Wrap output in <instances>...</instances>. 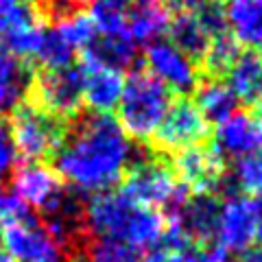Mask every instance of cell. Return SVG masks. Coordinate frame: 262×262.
Instances as JSON below:
<instances>
[{"mask_svg": "<svg viewBox=\"0 0 262 262\" xmlns=\"http://www.w3.org/2000/svg\"><path fill=\"white\" fill-rule=\"evenodd\" d=\"M225 3H227V0H201V5H212V7H221Z\"/></svg>", "mask_w": 262, "mask_h": 262, "instance_id": "cell-34", "label": "cell"}, {"mask_svg": "<svg viewBox=\"0 0 262 262\" xmlns=\"http://www.w3.org/2000/svg\"><path fill=\"white\" fill-rule=\"evenodd\" d=\"M85 232L142 251L162 243L166 214L134 201L122 190H107L85 203Z\"/></svg>", "mask_w": 262, "mask_h": 262, "instance_id": "cell-2", "label": "cell"}, {"mask_svg": "<svg viewBox=\"0 0 262 262\" xmlns=\"http://www.w3.org/2000/svg\"><path fill=\"white\" fill-rule=\"evenodd\" d=\"M15 166H18V151L13 146L9 125L0 118V184L13 175Z\"/></svg>", "mask_w": 262, "mask_h": 262, "instance_id": "cell-27", "label": "cell"}, {"mask_svg": "<svg viewBox=\"0 0 262 262\" xmlns=\"http://www.w3.org/2000/svg\"><path fill=\"white\" fill-rule=\"evenodd\" d=\"M7 125L18 158L27 162H44L59 149L68 122L39 110L29 98H22L11 110V120Z\"/></svg>", "mask_w": 262, "mask_h": 262, "instance_id": "cell-5", "label": "cell"}, {"mask_svg": "<svg viewBox=\"0 0 262 262\" xmlns=\"http://www.w3.org/2000/svg\"><path fill=\"white\" fill-rule=\"evenodd\" d=\"M53 158L57 175L72 190L101 194L122 182L136 162V149L107 114H81L68 122Z\"/></svg>", "mask_w": 262, "mask_h": 262, "instance_id": "cell-1", "label": "cell"}, {"mask_svg": "<svg viewBox=\"0 0 262 262\" xmlns=\"http://www.w3.org/2000/svg\"><path fill=\"white\" fill-rule=\"evenodd\" d=\"M194 105L203 114V118L208 122H221L223 118L232 116L236 112V96L232 94V90L227 88L223 79H210L203 77L196 85V101Z\"/></svg>", "mask_w": 262, "mask_h": 262, "instance_id": "cell-23", "label": "cell"}, {"mask_svg": "<svg viewBox=\"0 0 262 262\" xmlns=\"http://www.w3.org/2000/svg\"><path fill=\"white\" fill-rule=\"evenodd\" d=\"M173 103L170 92L146 70L134 72L125 79L118 110V127L125 131L129 140L149 142L162 125L164 116Z\"/></svg>", "mask_w": 262, "mask_h": 262, "instance_id": "cell-3", "label": "cell"}, {"mask_svg": "<svg viewBox=\"0 0 262 262\" xmlns=\"http://www.w3.org/2000/svg\"><path fill=\"white\" fill-rule=\"evenodd\" d=\"M229 184L245 194L262 199V153H253L236 160L234 170L229 173Z\"/></svg>", "mask_w": 262, "mask_h": 262, "instance_id": "cell-26", "label": "cell"}, {"mask_svg": "<svg viewBox=\"0 0 262 262\" xmlns=\"http://www.w3.org/2000/svg\"><path fill=\"white\" fill-rule=\"evenodd\" d=\"M0 262H13L9 256H7V251H5V249H0Z\"/></svg>", "mask_w": 262, "mask_h": 262, "instance_id": "cell-36", "label": "cell"}, {"mask_svg": "<svg viewBox=\"0 0 262 262\" xmlns=\"http://www.w3.org/2000/svg\"><path fill=\"white\" fill-rule=\"evenodd\" d=\"M103 3H110V5H116L120 9H127V7L134 3V0H103Z\"/></svg>", "mask_w": 262, "mask_h": 262, "instance_id": "cell-33", "label": "cell"}, {"mask_svg": "<svg viewBox=\"0 0 262 262\" xmlns=\"http://www.w3.org/2000/svg\"><path fill=\"white\" fill-rule=\"evenodd\" d=\"M223 20L241 46L262 53V0H227Z\"/></svg>", "mask_w": 262, "mask_h": 262, "instance_id": "cell-19", "label": "cell"}, {"mask_svg": "<svg viewBox=\"0 0 262 262\" xmlns=\"http://www.w3.org/2000/svg\"><path fill=\"white\" fill-rule=\"evenodd\" d=\"M144 262H196V260H194V249L179 251V249L160 247V249H155L149 258H144Z\"/></svg>", "mask_w": 262, "mask_h": 262, "instance_id": "cell-29", "label": "cell"}, {"mask_svg": "<svg viewBox=\"0 0 262 262\" xmlns=\"http://www.w3.org/2000/svg\"><path fill=\"white\" fill-rule=\"evenodd\" d=\"M229 253L247 251L256 241V201L245 194H229L221 201L216 238Z\"/></svg>", "mask_w": 262, "mask_h": 262, "instance_id": "cell-13", "label": "cell"}, {"mask_svg": "<svg viewBox=\"0 0 262 262\" xmlns=\"http://www.w3.org/2000/svg\"><path fill=\"white\" fill-rule=\"evenodd\" d=\"M146 72L158 79L160 83L175 94H190L196 90L201 81L199 66L190 57H186L177 46H173L168 39H160L146 46L144 51Z\"/></svg>", "mask_w": 262, "mask_h": 262, "instance_id": "cell-10", "label": "cell"}, {"mask_svg": "<svg viewBox=\"0 0 262 262\" xmlns=\"http://www.w3.org/2000/svg\"><path fill=\"white\" fill-rule=\"evenodd\" d=\"M170 9L162 0H134L127 7V31L131 39L149 46L168 33Z\"/></svg>", "mask_w": 262, "mask_h": 262, "instance_id": "cell-18", "label": "cell"}, {"mask_svg": "<svg viewBox=\"0 0 262 262\" xmlns=\"http://www.w3.org/2000/svg\"><path fill=\"white\" fill-rule=\"evenodd\" d=\"M238 55H241V44L236 42L227 31L216 33V35L212 37L208 53L201 61L203 70H206L203 77H210V79L225 77L227 70L232 68L236 59H238Z\"/></svg>", "mask_w": 262, "mask_h": 262, "instance_id": "cell-25", "label": "cell"}, {"mask_svg": "<svg viewBox=\"0 0 262 262\" xmlns=\"http://www.w3.org/2000/svg\"><path fill=\"white\" fill-rule=\"evenodd\" d=\"M232 262H238V260H232Z\"/></svg>", "mask_w": 262, "mask_h": 262, "instance_id": "cell-39", "label": "cell"}, {"mask_svg": "<svg viewBox=\"0 0 262 262\" xmlns=\"http://www.w3.org/2000/svg\"><path fill=\"white\" fill-rule=\"evenodd\" d=\"M221 196L216 192H190L179 206L168 212L166 221L175 225L194 247L216 243Z\"/></svg>", "mask_w": 262, "mask_h": 262, "instance_id": "cell-11", "label": "cell"}, {"mask_svg": "<svg viewBox=\"0 0 262 262\" xmlns=\"http://www.w3.org/2000/svg\"><path fill=\"white\" fill-rule=\"evenodd\" d=\"M5 251L11 260L18 262H33L46 258H61V245L55 241V236L42 225V221L22 219L3 229Z\"/></svg>", "mask_w": 262, "mask_h": 262, "instance_id": "cell-15", "label": "cell"}, {"mask_svg": "<svg viewBox=\"0 0 262 262\" xmlns=\"http://www.w3.org/2000/svg\"><path fill=\"white\" fill-rule=\"evenodd\" d=\"M223 31L227 29L221 7L199 5L192 11H179L175 18H170L168 42L177 46L186 57H190L194 63H201L212 37Z\"/></svg>", "mask_w": 262, "mask_h": 262, "instance_id": "cell-8", "label": "cell"}, {"mask_svg": "<svg viewBox=\"0 0 262 262\" xmlns=\"http://www.w3.org/2000/svg\"><path fill=\"white\" fill-rule=\"evenodd\" d=\"M256 201V241H260L262 247V199H253Z\"/></svg>", "mask_w": 262, "mask_h": 262, "instance_id": "cell-31", "label": "cell"}, {"mask_svg": "<svg viewBox=\"0 0 262 262\" xmlns=\"http://www.w3.org/2000/svg\"><path fill=\"white\" fill-rule=\"evenodd\" d=\"M70 253L72 262H144L140 249L90 234Z\"/></svg>", "mask_w": 262, "mask_h": 262, "instance_id": "cell-21", "label": "cell"}, {"mask_svg": "<svg viewBox=\"0 0 262 262\" xmlns=\"http://www.w3.org/2000/svg\"><path fill=\"white\" fill-rule=\"evenodd\" d=\"M11 190L24 206L46 214L66 194V186L53 166L44 162H27L22 166H15L11 175Z\"/></svg>", "mask_w": 262, "mask_h": 262, "instance_id": "cell-12", "label": "cell"}, {"mask_svg": "<svg viewBox=\"0 0 262 262\" xmlns=\"http://www.w3.org/2000/svg\"><path fill=\"white\" fill-rule=\"evenodd\" d=\"M33 262H63L61 258H46V260H33Z\"/></svg>", "mask_w": 262, "mask_h": 262, "instance_id": "cell-38", "label": "cell"}, {"mask_svg": "<svg viewBox=\"0 0 262 262\" xmlns=\"http://www.w3.org/2000/svg\"><path fill=\"white\" fill-rule=\"evenodd\" d=\"M24 98L63 122L75 120L83 110V81L79 66L39 70L35 77L29 79Z\"/></svg>", "mask_w": 262, "mask_h": 262, "instance_id": "cell-6", "label": "cell"}, {"mask_svg": "<svg viewBox=\"0 0 262 262\" xmlns=\"http://www.w3.org/2000/svg\"><path fill=\"white\" fill-rule=\"evenodd\" d=\"M27 216H31L29 208L18 199V194L0 184V225H11Z\"/></svg>", "mask_w": 262, "mask_h": 262, "instance_id": "cell-28", "label": "cell"}, {"mask_svg": "<svg viewBox=\"0 0 262 262\" xmlns=\"http://www.w3.org/2000/svg\"><path fill=\"white\" fill-rule=\"evenodd\" d=\"M253 107H256V114H258V116L262 118V94H260V98H258V103H256V105H253Z\"/></svg>", "mask_w": 262, "mask_h": 262, "instance_id": "cell-35", "label": "cell"}, {"mask_svg": "<svg viewBox=\"0 0 262 262\" xmlns=\"http://www.w3.org/2000/svg\"><path fill=\"white\" fill-rule=\"evenodd\" d=\"M79 70L83 81V105H88L92 114H107L116 110L122 88H125L122 70L105 66L85 55H81Z\"/></svg>", "mask_w": 262, "mask_h": 262, "instance_id": "cell-17", "label": "cell"}, {"mask_svg": "<svg viewBox=\"0 0 262 262\" xmlns=\"http://www.w3.org/2000/svg\"><path fill=\"white\" fill-rule=\"evenodd\" d=\"M164 5L168 7L170 11H192V9H196V7L201 5V0H162Z\"/></svg>", "mask_w": 262, "mask_h": 262, "instance_id": "cell-30", "label": "cell"}, {"mask_svg": "<svg viewBox=\"0 0 262 262\" xmlns=\"http://www.w3.org/2000/svg\"><path fill=\"white\" fill-rule=\"evenodd\" d=\"M227 88L238 103L253 107L262 94V53L241 51L238 59L227 70Z\"/></svg>", "mask_w": 262, "mask_h": 262, "instance_id": "cell-20", "label": "cell"}, {"mask_svg": "<svg viewBox=\"0 0 262 262\" xmlns=\"http://www.w3.org/2000/svg\"><path fill=\"white\" fill-rule=\"evenodd\" d=\"M179 184L190 192H216L229 184V173L225 170V160L206 144L173 153L168 162Z\"/></svg>", "mask_w": 262, "mask_h": 262, "instance_id": "cell-9", "label": "cell"}, {"mask_svg": "<svg viewBox=\"0 0 262 262\" xmlns=\"http://www.w3.org/2000/svg\"><path fill=\"white\" fill-rule=\"evenodd\" d=\"M29 90L27 68L0 48V114L11 112Z\"/></svg>", "mask_w": 262, "mask_h": 262, "instance_id": "cell-24", "label": "cell"}, {"mask_svg": "<svg viewBox=\"0 0 262 262\" xmlns=\"http://www.w3.org/2000/svg\"><path fill=\"white\" fill-rule=\"evenodd\" d=\"M210 136V122L203 118V114L190 98H177L170 103V107L164 116L162 125L151 138L153 149L158 153L173 155L177 151L199 146L208 140Z\"/></svg>", "mask_w": 262, "mask_h": 262, "instance_id": "cell-7", "label": "cell"}, {"mask_svg": "<svg viewBox=\"0 0 262 262\" xmlns=\"http://www.w3.org/2000/svg\"><path fill=\"white\" fill-rule=\"evenodd\" d=\"M77 46L70 42V37L63 33L59 24H44L42 37H39L37 53L33 61L39 66V70H55L68 68L77 57Z\"/></svg>", "mask_w": 262, "mask_h": 262, "instance_id": "cell-22", "label": "cell"}, {"mask_svg": "<svg viewBox=\"0 0 262 262\" xmlns=\"http://www.w3.org/2000/svg\"><path fill=\"white\" fill-rule=\"evenodd\" d=\"M20 0H0V15H3L5 11H9L13 5H18Z\"/></svg>", "mask_w": 262, "mask_h": 262, "instance_id": "cell-32", "label": "cell"}, {"mask_svg": "<svg viewBox=\"0 0 262 262\" xmlns=\"http://www.w3.org/2000/svg\"><path fill=\"white\" fill-rule=\"evenodd\" d=\"M70 3H72V5H77V7H81V9H83V5H88L90 0H70Z\"/></svg>", "mask_w": 262, "mask_h": 262, "instance_id": "cell-37", "label": "cell"}, {"mask_svg": "<svg viewBox=\"0 0 262 262\" xmlns=\"http://www.w3.org/2000/svg\"><path fill=\"white\" fill-rule=\"evenodd\" d=\"M42 31L44 22L31 3H18L0 15V48L18 61H33Z\"/></svg>", "mask_w": 262, "mask_h": 262, "instance_id": "cell-14", "label": "cell"}, {"mask_svg": "<svg viewBox=\"0 0 262 262\" xmlns=\"http://www.w3.org/2000/svg\"><path fill=\"white\" fill-rule=\"evenodd\" d=\"M212 149L223 160H241L253 153H262V118L258 114L234 112L232 116L216 122Z\"/></svg>", "mask_w": 262, "mask_h": 262, "instance_id": "cell-16", "label": "cell"}, {"mask_svg": "<svg viewBox=\"0 0 262 262\" xmlns=\"http://www.w3.org/2000/svg\"><path fill=\"white\" fill-rule=\"evenodd\" d=\"M120 190L134 201L160 212H173L190 194L188 188L179 184L170 164L155 155H144L140 160L136 158V162L122 177Z\"/></svg>", "mask_w": 262, "mask_h": 262, "instance_id": "cell-4", "label": "cell"}]
</instances>
